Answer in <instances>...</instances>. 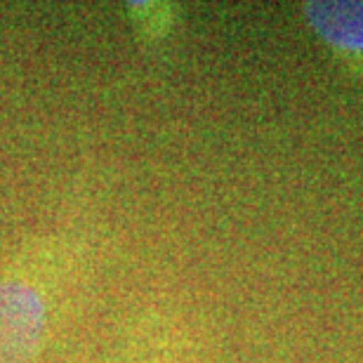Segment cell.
<instances>
[{
	"label": "cell",
	"instance_id": "6da1fadb",
	"mask_svg": "<svg viewBox=\"0 0 363 363\" xmlns=\"http://www.w3.org/2000/svg\"><path fill=\"white\" fill-rule=\"evenodd\" d=\"M45 328V302L24 281H0V363H28Z\"/></svg>",
	"mask_w": 363,
	"mask_h": 363
},
{
	"label": "cell",
	"instance_id": "7a4b0ae2",
	"mask_svg": "<svg viewBox=\"0 0 363 363\" xmlns=\"http://www.w3.org/2000/svg\"><path fill=\"white\" fill-rule=\"evenodd\" d=\"M304 17L325 45L363 62V3L359 0H311Z\"/></svg>",
	"mask_w": 363,
	"mask_h": 363
}]
</instances>
